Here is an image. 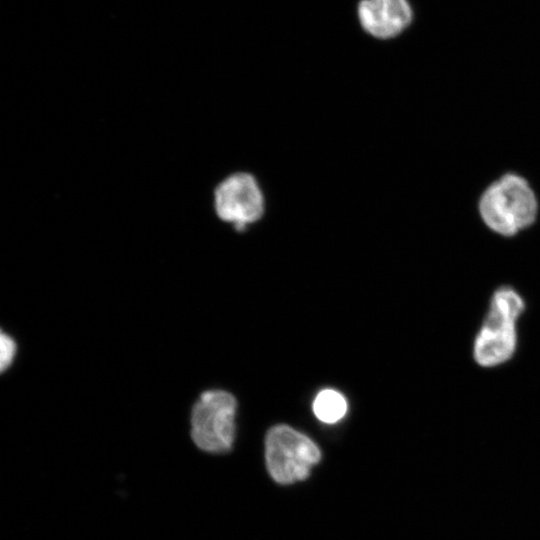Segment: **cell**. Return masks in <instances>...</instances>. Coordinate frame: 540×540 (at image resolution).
I'll list each match as a JSON object with an SVG mask.
<instances>
[{"instance_id":"obj_8","label":"cell","mask_w":540,"mask_h":540,"mask_svg":"<svg viewBox=\"0 0 540 540\" xmlns=\"http://www.w3.org/2000/svg\"><path fill=\"white\" fill-rule=\"evenodd\" d=\"M0 346H1L0 367H1V371L4 372L7 368H9V366L12 364L15 358L16 343L10 335L2 331L1 338H0Z\"/></svg>"},{"instance_id":"obj_7","label":"cell","mask_w":540,"mask_h":540,"mask_svg":"<svg viewBox=\"0 0 540 540\" xmlns=\"http://www.w3.org/2000/svg\"><path fill=\"white\" fill-rule=\"evenodd\" d=\"M312 408L321 422L334 424L345 416L348 404L339 391L326 388L316 395Z\"/></svg>"},{"instance_id":"obj_5","label":"cell","mask_w":540,"mask_h":540,"mask_svg":"<svg viewBox=\"0 0 540 540\" xmlns=\"http://www.w3.org/2000/svg\"><path fill=\"white\" fill-rule=\"evenodd\" d=\"M235 397L224 390L203 392L191 412V437L202 451L225 453L235 437Z\"/></svg>"},{"instance_id":"obj_1","label":"cell","mask_w":540,"mask_h":540,"mask_svg":"<svg viewBox=\"0 0 540 540\" xmlns=\"http://www.w3.org/2000/svg\"><path fill=\"white\" fill-rule=\"evenodd\" d=\"M525 309V299L510 285L499 286L492 293L472 343V357L478 366L495 368L513 358L519 342L518 322Z\"/></svg>"},{"instance_id":"obj_6","label":"cell","mask_w":540,"mask_h":540,"mask_svg":"<svg viewBox=\"0 0 540 540\" xmlns=\"http://www.w3.org/2000/svg\"><path fill=\"white\" fill-rule=\"evenodd\" d=\"M356 14L362 30L382 41L402 34L413 20L408 0H360Z\"/></svg>"},{"instance_id":"obj_4","label":"cell","mask_w":540,"mask_h":540,"mask_svg":"<svg viewBox=\"0 0 540 540\" xmlns=\"http://www.w3.org/2000/svg\"><path fill=\"white\" fill-rule=\"evenodd\" d=\"M265 458L275 482L293 484L310 475L321 459V451L307 435L288 425H276L267 432Z\"/></svg>"},{"instance_id":"obj_3","label":"cell","mask_w":540,"mask_h":540,"mask_svg":"<svg viewBox=\"0 0 540 540\" xmlns=\"http://www.w3.org/2000/svg\"><path fill=\"white\" fill-rule=\"evenodd\" d=\"M216 217L243 233L263 220L267 201L264 188L255 174L235 171L219 181L213 190Z\"/></svg>"},{"instance_id":"obj_2","label":"cell","mask_w":540,"mask_h":540,"mask_svg":"<svg viewBox=\"0 0 540 540\" xmlns=\"http://www.w3.org/2000/svg\"><path fill=\"white\" fill-rule=\"evenodd\" d=\"M479 211L492 231L502 236H513L534 222L537 200L524 178L506 174L484 191Z\"/></svg>"}]
</instances>
